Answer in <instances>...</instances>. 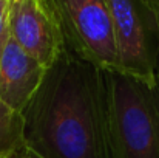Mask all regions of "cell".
I'll use <instances>...</instances> for the list:
<instances>
[{
  "instance_id": "cell-1",
  "label": "cell",
  "mask_w": 159,
  "mask_h": 158,
  "mask_svg": "<svg viewBox=\"0 0 159 158\" xmlns=\"http://www.w3.org/2000/svg\"><path fill=\"white\" fill-rule=\"evenodd\" d=\"M22 115L34 157L111 158L105 70L66 47Z\"/></svg>"
},
{
  "instance_id": "cell-2",
  "label": "cell",
  "mask_w": 159,
  "mask_h": 158,
  "mask_svg": "<svg viewBox=\"0 0 159 158\" xmlns=\"http://www.w3.org/2000/svg\"><path fill=\"white\" fill-rule=\"evenodd\" d=\"M111 158H159V78L155 85L105 71Z\"/></svg>"
},
{
  "instance_id": "cell-3",
  "label": "cell",
  "mask_w": 159,
  "mask_h": 158,
  "mask_svg": "<svg viewBox=\"0 0 159 158\" xmlns=\"http://www.w3.org/2000/svg\"><path fill=\"white\" fill-rule=\"evenodd\" d=\"M116 47L119 71L155 85L159 78V22L152 2L107 0Z\"/></svg>"
},
{
  "instance_id": "cell-4",
  "label": "cell",
  "mask_w": 159,
  "mask_h": 158,
  "mask_svg": "<svg viewBox=\"0 0 159 158\" xmlns=\"http://www.w3.org/2000/svg\"><path fill=\"white\" fill-rule=\"evenodd\" d=\"M65 47L105 71H119L114 28L107 0H47Z\"/></svg>"
},
{
  "instance_id": "cell-5",
  "label": "cell",
  "mask_w": 159,
  "mask_h": 158,
  "mask_svg": "<svg viewBox=\"0 0 159 158\" xmlns=\"http://www.w3.org/2000/svg\"><path fill=\"white\" fill-rule=\"evenodd\" d=\"M9 31L23 51L47 68L65 48L62 31L47 0H9Z\"/></svg>"
},
{
  "instance_id": "cell-6",
  "label": "cell",
  "mask_w": 159,
  "mask_h": 158,
  "mask_svg": "<svg viewBox=\"0 0 159 158\" xmlns=\"http://www.w3.org/2000/svg\"><path fill=\"white\" fill-rule=\"evenodd\" d=\"M45 73L47 67L9 37L0 62V101L22 113L39 90Z\"/></svg>"
},
{
  "instance_id": "cell-7",
  "label": "cell",
  "mask_w": 159,
  "mask_h": 158,
  "mask_svg": "<svg viewBox=\"0 0 159 158\" xmlns=\"http://www.w3.org/2000/svg\"><path fill=\"white\" fill-rule=\"evenodd\" d=\"M23 130V115L0 101V157L11 158L25 149Z\"/></svg>"
},
{
  "instance_id": "cell-8",
  "label": "cell",
  "mask_w": 159,
  "mask_h": 158,
  "mask_svg": "<svg viewBox=\"0 0 159 158\" xmlns=\"http://www.w3.org/2000/svg\"><path fill=\"white\" fill-rule=\"evenodd\" d=\"M9 37V0H0V62Z\"/></svg>"
},
{
  "instance_id": "cell-9",
  "label": "cell",
  "mask_w": 159,
  "mask_h": 158,
  "mask_svg": "<svg viewBox=\"0 0 159 158\" xmlns=\"http://www.w3.org/2000/svg\"><path fill=\"white\" fill-rule=\"evenodd\" d=\"M11 158H37V157H34V155H33L31 152H28V151H26V147H25L23 151H20L19 154H16V155H12V157H11Z\"/></svg>"
},
{
  "instance_id": "cell-10",
  "label": "cell",
  "mask_w": 159,
  "mask_h": 158,
  "mask_svg": "<svg viewBox=\"0 0 159 158\" xmlns=\"http://www.w3.org/2000/svg\"><path fill=\"white\" fill-rule=\"evenodd\" d=\"M152 3L155 5V9L158 12V22H159V0H152Z\"/></svg>"
},
{
  "instance_id": "cell-11",
  "label": "cell",
  "mask_w": 159,
  "mask_h": 158,
  "mask_svg": "<svg viewBox=\"0 0 159 158\" xmlns=\"http://www.w3.org/2000/svg\"><path fill=\"white\" fill-rule=\"evenodd\" d=\"M0 158H5V157H0Z\"/></svg>"
}]
</instances>
